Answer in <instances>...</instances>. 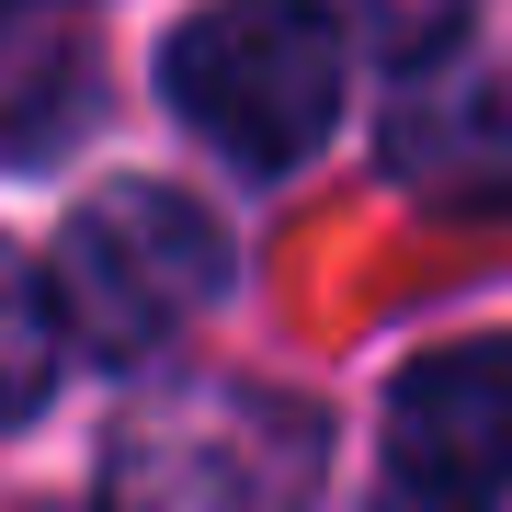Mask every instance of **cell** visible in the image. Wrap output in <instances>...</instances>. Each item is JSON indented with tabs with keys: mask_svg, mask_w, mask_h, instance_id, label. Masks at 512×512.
<instances>
[{
	"mask_svg": "<svg viewBox=\"0 0 512 512\" xmlns=\"http://www.w3.org/2000/svg\"><path fill=\"white\" fill-rule=\"evenodd\" d=\"M114 512H308L319 410L251 376H171L114 421Z\"/></svg>",
	"mask_w": 512,
	"mask_h": 512,
	"instance_id": "6da1fadb",
	"label": "cell"
},
{
	"mask_svg": "<svg viewBox=\"0 0 512 512\" xmlns=\"http://www.w3.org/2000/svg\"><path fill=\"white\" fill-rule=\"evenodd\" d=\"M171 114L239 171H296L342 114V23L319 0H217L160 57Z\"/></svg>",
	"mask_w": 512,
	"mask_h": 512,
	"instance_id": "7a4b0ae2",
	"label": "cell"
},
{
	"mask_svg": "<svg viewBox=\"0 0 512 512\" xmlns=\"http://www.w3.org/2000/svg\"><path fill=\"white\" fill-rule=\"evenodd\" d=\"M46 285H57V319H69L80 353L137 365V353H160L183 319L217 308L228 239H217V217H205L194 194H171V183H114V194H92L69 228H57Z\"/></svg>",
	"mask_w": 512,
	"mask_h": 512,
	"instance_id": "3957f363",
	"label": "cell"
},
{
	"mask_svg": "<svg viewBox=\"0 0 512 512\" xmlns=\"http://www.w3.org/2000/svg\"><path fill=\"white\" fill-rule=\"evenodd\" d=\"M387 490L490 512L512 490V342H444L387 387Z\"/></svg>",
	"mask_w": 512,
	"mask_h": 512,
	"instance_id": "277c9868",
	"label": "cell"
},
{
	"mask_svg": "<svg viewBox=\"0 0 512 512\" xmlns=\"http://www.w3.org/2000/svg\"><path fill=\"white\" fill-rule=\"evenodd\" d=\"M387 171L433 205H512V114L501 92H478L433 57L410 69V103L387 114Z\"/></svg>",
	"mask_w": 512,
	"mask_h": 512,
	"instance_id": "5b68a950",
	"label": "cell"
},
{
	"mask_svg": "<svg viewBox=\"0 0 512 512\" xmlns=\"http://www.w3.org/2000/svg\"><path fill=\"white\" fill-rule=\"evenodd\" d=\"M57 342H69L57 285L12 251V239H0V421H23V410L57 387Z\"/></svg>",
	"mask_w": 512,
	"mask_h": 512,
	"instance_id": "8992f818",
	"label": "cell"
},
{
	"mask_svg": "<svg viewBox=\"0 0 512 512\" xmlns=\"http://www.w3.org/2000/svg\"><path fill=\"white\" fill-rule=\"evenodd\" d=\"M376 23H387V46H399V69H433V57L456 46L467 0H376Z\"/></svg>",
	"mask_w": 512,
	"mask_h": 512,
	"instance_id": "52a82bcc",
	"label": "cell"
},
{
	"mask_svg": "<svg viewBox=\"0 0 512 512\" xmlns=\"http://www.w3.org/2000/svg\"><path fill=\"white\" fill-rule=\"evenodd\" d=\"M376 512H433V501H410V490H387V501H376Z\"/></svg>",
	"mask_w": 512,
	"mask_h": 512,
	"instance_id": "ba28073f",
	"label": "cell"
}]
</instances>
